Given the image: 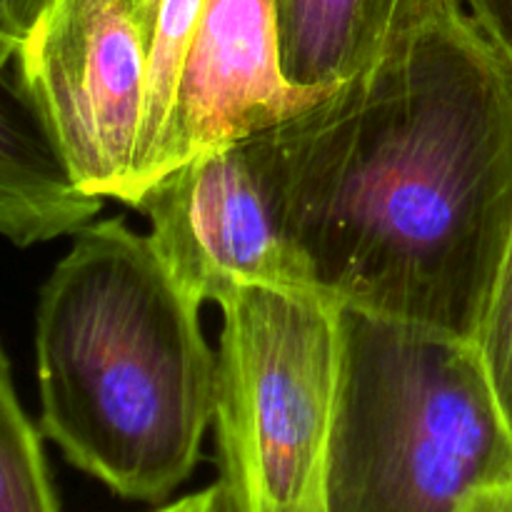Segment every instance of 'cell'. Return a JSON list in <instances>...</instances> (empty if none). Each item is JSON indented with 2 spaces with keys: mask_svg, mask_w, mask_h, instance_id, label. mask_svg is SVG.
<instances>
[{
  "mask_svg": "<svg viewBox=\"0 0 512 512\" xmlns=\"http://www.w3.org/2000/svg\"><path fill=\"white\" fill-rule=\"evenodd\" d=\"M240 145L323 298L473 345L512 233V60L465 0Z\"/></svg>",
  "mask_w": 512,
  "mask_h": 512,
  "instance_id": "obj_1",
  "label": "cell"
},
{
  "mask_svg": "<svg viewBox=\"0 0 512 512\" xmlns=\"http://www.w3.org/2000/svg\"><path fill=\"white\" fill-rule=\"evenodd\" d=\"M40 290V430L140 503L188 480L215 418L218 355L200 305L123 220L83 225Z\"/></svg>",
  "mask_w": 512,
  "mask_h": 512,
  "instance_id": "obj_2",
  "label": "cell"
},
{
  "mask_svg": "<svg viewBox=\"0 0 512 512\" xmlns=\"http://www.w3.org/2000/svg\"><path fill=\"white\" fill-rule=\"evenodd\" d=\"M325 512H460L512 480V433L473 345L340 308Z\"/></svg>",
  "mask_w": 512,
  "mask_h": 512,
  "instance_id": "obj_3",
  "label": "cell"
},
{
  "mask_svg": "<svg viewBox=\"0 0 512 512\" xmlns=\"http://www.w3.org/2000/svg\"><path fill=\"white\" fill-rule=\"evenodd\" d=\"M215 430L228 512H325L340 308L243 288L223 305Z\"/></svg>",
  "mask_w": 512,
  "mask_h": 512,
  "instance_id": "obj_4",
  "label": "cell"
},
{
  "mask_svg": "<svg viewBox=\"0 0 512 512\" xmlns=\"http://www.w3.org/2000/svg\"><path fill=\"white\" fill-rule=\"evenodd\" d=\"M150 48L128 0H55L18 70L75 183L120 198L138 153Z\"/></svg>",
  "mask_w": 512,
  "mask_h": 512,
  "instance_id": "obj_5",
  "label": "cell"
},
{
  "mask_svg": "<svg viewBox=\"0 0 512 512\" xmlns=\"http://www.w3.org/2000/svg\"><path fill=\"white\" fill-rule=\"evenodd\" d=\"M133 208L148 215L155 255L198 305H223L243 288L320 295L240 143L168 170L133 200Z\"/></svg>",
  "mask_w": 512,
  "mask_h": 512,
  "instance_id": "obj_6",
  "label": "cell"
},
{
  "mask_svg": "<svg viewBox=\"0 0 512 512\" xmlns=\"http://www.w3.org/2000/svg\"><path fill=\"white\" fill-rule=\"evenodd\" d=\"M323 93L285 75L275 0H205L158 140L118 200L133 205L168 170L273 128Z\"/></svg>",
  "mask_w": 512,
  "mask_h": 512,
  "instance_id": "obj_7",
  "label": "cell"
},
{
  "mask_svg": "<svg viewBox=\"0 0 512 512\" xmlns=\"http://www.w3.org/2000/svg\"><path fill=\"white\" fill-rule=\"evenodd\" d=\"M103 198L75 183L18 70L0 43V238L18 248L78 233Z\"/></svg>",
  "mask_w": 512,
  "mask_h": 512,
  "instance_id": "obj_8",
  "label": "cell"
},
{
  "mask_svg": "<svg viewBox=\"0 0 512 512\" xmlns=\"http://www.w3.org/2000/svg\"><path fill=\"white\" fill-rule=\"evenodd\" d=\"M440 0H275L288 80L330 90L380 58Z\"/></svg>",
  "mask_w": 512,
  "mask_h": 512,
  "instance_id": "obj_9",
  "label": "cell"
},
{
  "mask_svg": "<svg viewBox=\"0 0 512 512\" xmlns=\"http://www.w3.org/2000/svg\"><path fill=\"white\" fill-rule=\"evenodd\" d=\"M0 512H60L40 433L20 405L0 348Z\"/></svg>",
  "mask_w": 512,
  "mask_h": 512,
  "instance_id": "obj_10",
  "label": "cell"
},
{
  "mask_svg": "<svg viewBox=\"0 0 512 512\" xmlns=\"http://www.w3.org/2000/svg\"><path fill=\"white\" fill-rule=\"evenodd\" d=\"M203 3L205 0H163V3H160L153 43H150L148 98H145L143 130H140V143L138 153H135L133 173L138 170V165L148 158L155 140H158L160 128H163L165 113H168L170 98H173L175 80H178L180 63H183L190 33H193L195 20H198Z\"/></svg>",
  "mask_w": 512,
  "mask_h": 512,
  "instance_id": "obj_11",
  "label": "cell"
},
{
  "mask_svg": "<svg viewBox=\"0 0 512 512\" xmlns=\"http://www.w3.org/2000/svg\"><path fill=\"white\" fill-rule=\"evenodd\" d=\"M473 350L512 433V233L473 338Z\"/></svg>",
  "mask_w": 512,
  "mask_h": 512,
  "instance_id": "obj_12",
  "label": "cell"
},
{
  "mask_svg": "<svg viewBox=\"0 0 512 512\" xmlns=\"http://www.w3.org/2000/svg\"><path fill=\"white\" fill-rule=\"evenodd\" d=\"M55 0H0V43L23 48Z\"/></svg>",
  "mask_w": 512,
  "mask_h": 512,
  "instance_id": "obj_13",
  "label": "cell"
},
{
  "mask_svg": "<svg viewBox=\"0 0 512 512\" xmlns=\"http://www.w3.org/2000/svg\"><path fill=\"white\" fill-rule=\"evenodd\" d=\"M480 28L512 60V0H465Z\"/></svg>",
  "mask_w": 512,
  "mask_h": 512,
  "instance_id": "obj_14",
  "label": "cell"
},
{
  "mask_svg": "<svg viewBox=\"0 0 512 512\" xmlns=\"http://www.w3.org/2000/svg\"><path fill=\"white\" fill-rule=\"evenodd\" d=\"M460 512H512V480L470 493Z\"/></svg>",
  "mask_w": 512,
  "mask_h": 512,
  "instance_id": "obj_15",
  "label": "cell"
},
{
  "mask_svg": "<svg viewBox=\"0 0 512 512\" xmlns=\"http://www.w3.org/2000/svg\"><path fill=\"white\" fill-rule=\"evenodd\" d=\"M153 512H228V505H225V495L220 490V485H210V488L200 490V493L185 495L178 503L163 505V508Z\"/></svg>",
  "mask_w": 512,
  "mask_h": 512,
  "instance_id": "obj_16",
  "label": "cell"
},
{
  "mask_svg": "<svg viewBox=\"0 0 512 512\" xmlns=\"http://www.w3.org/2000/svg\"><path fill=\"white\" fill-rule=\"evenodd\" d=\"M130 10H133V18L138 23L140 33H143L145 43H153V33H155V20H158V10L163 0H128Z\"/></svg>",
  "mask_w": 512,
  "mask_h": 512,
  "instance_id": "obj_17",
  "label": "cell"
}]
</instances>
